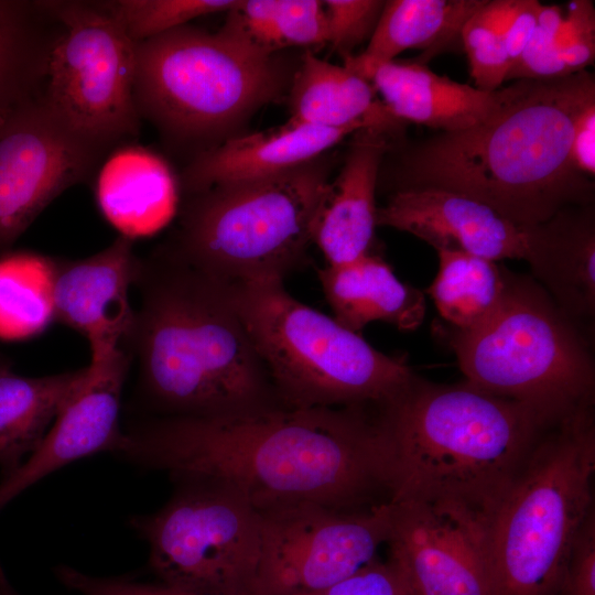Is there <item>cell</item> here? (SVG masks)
<instances>
[{"label": "cell", "instance_id": "cell-21", "mask_svg": "<svg viewBox=\"0 0 595 595\" xmlns=\"http://www.w3.org/2000/svg\"><path fill=\"white\" fill-rule=\"evenodd\" d=\"M387 110L441 132L468 129L490 115L509 96L511 85L484 91L440 76L418 62L390 61L367 75Z\"/></svg>", "mask_w": 595, "mask_h": 595}, {"label": "cell", "instance_id": "cell-7", "mask_svg": "<svg viewBox=\"0 0 595 595\" xmlns=\"http://www.w3.org/2000/svg\"><path fill=\"white\" fill-rule=\"evenodd\" d=\"M331 182L315 159L267 177L191 195L178 235L165 247L229 284L283 281L304 259Z\"/></svg>", "mask_w": 595, "mask_h": 595}, {"label": "cell", "instance_id": "cell-13", "mask_svg": "<svg viewBox=\"0 0 595 595\" xmlns=\"http://www.w3.org/2000/svg\"><path fill=\"white\" fill-rule=\"evenodd\" d=\"M108 150L31 96L0 119V249L63 192L88 180Z\"/></svg>", "mask_w": 595, "mask_h": 595}, {"label": "cell", "instance_id": "cell-26", "mask_svg": "<svg viewBox=\"0 0 595 595\" xmlns=\"http://www.w3.org/2000/svg\"><path fill=\"white\" fill-rule=\"evenodd\" d=\"M374 96L370 82L344 65L331 64L307 52L292 76L290 119L324 128L398 122Z\"/></svg>", "mask_w": 595, "mask_h": 595}, {"label": "cell", "instance_id": "cell-27", "mask_svg": "<svg viewBox=\"0 0 595 595\" xmlns=\"http://www.w3.org/2000/svg\"><path fill=\"white\" fill-rule=\"evenodd\" d=\"M219 30L264 55L328 43L324 6L318 0H241L227 11Z\"/></svg>", "mask_w": 595, "mask_h": 595}, {"label": "cell", "instance_id": "cell-16", "mask_svg": "<svg viewBox=\"0 0 595 595\" xmlns=\"http://www.w3.org/2000/svg\"><path fill=\"white\" fill-rule=\"evenodd\" d=\"M47 263L54 320L83 334L91 356L121 347L133 323L129 294L141 267L133 240L119 235L93 256Z\"/></svg>", "mask_w": 595, "mask_h": 595}, {"label": "cell", "instance_id": "cell-2", "mask_svg": "<svg viewBox=\"0 0 595 595\" xmlns=\"http://www.w3.org/2000/svg\"><path fill=\"white\" fill-rule=\"evenodd\" d=\"M140 294L122 344L136 404L155 418H221L283 405L234 303L231 284L166 248L141 258Z\"/></svg>", "mask_w": 595, "mask_h": 595}, {"label": "cell", "instance_id": "cell-6", "mask_svg": "<svg viewBox=\"0 0 595 595\" xmlns=\"http://www.w3.org/2000/svg\"><path fill=\"white\" fill-rule=\"evenodd\" d=\"M134 48L140 117L170 141L201 147V152L234 137L292 80L278 54H261L220 30L186 24Z\"/></svg>", "mask_w": 595, "mask_h": 595}, {"label": "cell", "instance_id": "cell-9", "mask_svg": "<svg viewBox=\"0 0 595 595\" xmlns=\"http://www.w3.org/2000/svg\"><path fill=\"white\" fill-rule=\"evenodd\" d=\"M450 345L465 381L554 424L593 405L595 374L582 331L536 281L505 270L495 310Z\"/></svg>", "mask_w": 595, "mask_h": 595}, {"label": "cell", "instance_id": "cell-23", "mask_svg": "<svg viewBox=\"0 0 595 595\" xmlns=\"http://www.w3.org/2000/svg\"><path fill=\"white\" fill-rule=\"evenodd\" d=\"M317 274L334 318L351 332L358 333L374 321L413 331L424 318L423 292L401 282L377 255L326 266Z\"/></svg>", "mask_w": 595, "mask_h": 595}, {"label": "cell", "instance_id": "cell-17", "mask_svg": "<svg viewBox=\"0 0 595 595\" xmlns=\"http://www.w3.org/2000/svg\"><path fill=\"white\" fill-rule=\"evenodd\" d=\"M377 226L409 232L436 251H459L491 261L528 260L536 227H524L465 195L431 187L397 191L377 208Z\"/></svg>", "mask_w": 595, "mask_h": 595}, {"label": "cell", "instance_id": "cell-37", "mask_svg": "<svg viewBox=\"0 0 595 595\" xmlns=\"http://www.w3.org/2000/svg\"><path fill=\"white\" fill-rule=\"evenodd\" d=\"M54 573L60 583L79 595H197L162 583L96 576L68 565H57Z\"/></svg>", "mask_w": 595, "mask_h": 595}, {"label": "cell", "instance_id": "cell-18", "mask_svg": "<svg viewBox=\"0 0 595 595\" xmlns=\"http://www.w3.org/2000/svg\"><path fill=\"white\" fill-rule=\"evenodd\" d=\"M398 122H361L324 128L296 122L244 136H234L194 156L184 169L180 187L193 195L213 186L279 174L317 159L356 131Z\"/></svg>", "mask_w": 595, "mask_h": 595}, {"label": "cell", "instance_id": "cell-25", "mask_svg": "<svg viewBox=\"0 0 595 595\" xmlns=\"http://www.w3.org/2000/svg\"><path fill=\"white\" fill-rule=\"evenodd\" d=\"M85 368L26 377L0 368V474H12L39 447Z\"/></svg>", "mask_w": 595, "mask_h": 595}, {"label": "cell", "instance_id": "cell-29", "mask_svg": "<svg viewBox=\"0 0 595 595\" xmlns=\"http://www.w3.org/2000/svg\"><path fill=\"white\" fill-rule=\"evenodd\" d=\"M47 259L33 253L0 258V335H32L54 318Z\"/></svg>", "mask_w": 595, "mask_h": 595}, {"label": "cell", "instance_id": "cell-11", "mask_svg": "<svg viewBox=\"0 0 595 595\" xmlns=\"http://www.w3.org/2000/svg\"><path fill=\"white\" fill-rule=\"evenodd\" d=\"M63 25L47 53L46 105L74 131L109 150L139 134L136 48L98 3L37 1Z\"/></svg>", "mask_w": 595, "mask_h": 595}, {"label": "cell", "instance_id": "cell-35", "mask_svg": "<svg viewBox=\"0 0 595 595\" xmlns=\"http://www.w3.org/2000/svg\"><path fill=\"white\" fill-rule=\"evenodd\" d=\"M541 3L536 0H491L484 9L500 35L510 67L520 57L538 22Z\"/></svg>", "mask_w": 595, "mask_h": 595}, {"label": "cell", "instance_id": "cell-3", "mask_svg": "<svg viewBox=\"0 0 595 595\" xmlns=\"http://www.w3.org/2000/svg\"><path fill=\"white\" fill-rule=\"evenodd\" d=\"M595 101L592 74L511 84L479 123L440 132L404 154L402 188L431 187L482 202L517 225L588 206L594 185L571 158L575 121Z\"/></svg>", "mask_w": 595, "mask_h": 595}, {"label": "cell", "instance_id": "cell-1", "mask_svg": "<svg viewBox=\"0 0 595 595\" xmlns=\"http://www.w3.org/2000/svg\"><path fill=\"white\" fill-rule=\"evenodd\" d=\"M125 433L119 457L170 477L228 484L259 511L298 504L360 509L379 504L381 493L388 499L380 405L138 416Z\"/></svg>", "mask_w": 595, "mask_h": 595}, {"label": "cell", "instance_id": "cell-12", "mask_svg": "<svg viewBox=\"0 0 595 595\" xmlns=\"http://www.w3.org/2000/svg\"><path fill=\"white\" fill-rule=\"evenodd\" d=\"M260 516V554L249 595H301L324 591L377 559L388 540L391 504L360 509L298 504Z\"/></svg>", "mask_w": 595, "mask_h": 595}, {"label": "cell", "instance_id": "cell-36", "mask_svg": "<svg viewBox=\"0 0 595 595\" xmlns=\"http://www.w3.org/2000/svg\"><path fill=\"white\" fill-rule=\"evenodd\" d=\"M565 17L566 30L560 45L561 62L566 76L584 71L595 57V11L589 1L570 2Z\"/></svg>", "mask_w": 595, "mask_h": 595}, {"label": "cell", "instance_id": "cell-24", "mask_svg": "<svg viewBox=\"0 0 595 595\" xmlns=\"http://www.w3.org/2000/svg\"><path fill=\"white\" fill-rule=\"evenodd\" d=\"M487 0H390L364 52L344 58V66L367 79L376 65L394 61L409 48L423 51L420 64L461 42L466 21ZM462 43V42H461Z\"/></svg>", "mask_w": 595, "mask_h": 595}, {"label": "cell", "instance_id": "cell-10", "mask_svg": "<svg viewBox=\"0 0 595 595\" xmlns=\"http://www.w3.org/2000/svg\"><path fill=\"white\" fill-rule=\"evenodd\" d=\"M158 510L130 519L149 547L160 583L197 595H249L260 554L261 516L237 488L219 480L171 477Z\"/></svg>", "mask_w": 595, "mask_h": 595}, {"label": "cell", "instance_id": "cell-22", "mask_svg": "<svg viewBox=\"0 0 595 595\" xmlns=\"http://www.w3.org/2000/svg\"><path fill=\"white\" fill-rule=\"evenodd\" d=\"M586 207L567 208L538 225L527 260L541 286L580 329L595 314V232Z\"/></svg>", "mask_w": 595, "mask_h": 595}, {"label": "cell", "instance_id": "cell-30", "mask_svg": "<svg viewBox=\"0 0 595 595\" xmlns=\"http://www.w3.org/2000/svg\"><path fill=\"white\" fill-rule=\"evenodd\" d=\"M235 0H115L98 2L133 43L186 25L191 20L227 12Z\"/></svg>", "mask_w": 595, "mask_h": 595}, {"label": "cell", "instance_id": "cell-19", "mask_svg": "<svg viewBox=\"0 0 595 595\" xmlns=\"http://www.w3.org/2000/svg\"><path fill=\"white\" fill-rule=\"evenodd\" d=\"M394 128L375 126L354 133L343 169L331 182L315 225L313 242L327 266L345 264L370 252L377 226V177L388 149L387 134Z\"/></svg>", "mask_w": 595, "mask_h": 595}, {"label": "cell", "instance_id": "cell-38", "mask_svg": "<svg viewBox=\"0 0 595 595\" xmlns=\"http://www.w3.org/2000/svg\"><path fill=\"white\" fill-rule=\"evenodd\" d=\"M559 595H595V511L576 536Z\"/></svg>", "mask_w": 595, "mask_h": 595}, {"label": "cell", "instance_id": "cell-34", "mask_svg": "<svg viewBox=\"0 0 595 595\" xmlns=\"http://www.w3.org/2000/svg\"><path fill=\"white\" fill-rule=\"evenodd\" d=\"M386 1L327 0L323 1L327 22L328 43L343 55L371 37Z\"/></svg>", "mask_w": 595, "mask_h": 595}, {"label": "cell", "instance_id": "cell-39", "mask_svg": "<svg viewBox=\"0 0 595 595\" xmlns=\"http://www.w3.org/2000/svg\"><path fill=\"white\" fill-rule=\"evenodd\" d=\"M571 158L575 167L588 177L595 174V101L578 115L572 137Z\"/></svg>", "mask_w": 595, "mask_h": 595}, {"label": "cell", "instance_id": "cell-41", "mask_svg": "<svg viewBox=\"0 0 595 595\" xmlns=\"http://www.w3.org/2000/svg\"><path fill=\"white\" fill-rule=\"evenodd\" d=\"M0 595H21L8 580L0 563Z\"/></svg>", "mask_w": 595, "mask_h": 595}, {"label": "cell", "instance_id": "cell-20", "mask_svg": "<svg viewBox=\"0 0 595 595\" xmlns=\"http://www.w3.org/2000/svg\"><path fill=\"white\" fill-rule=\"evenodd\" d=\"M180 182L156 152L119 144L101 164L95 182L100 213L120 236L134 241L166 226L176 214Z\"/></svg>", "mask_w": 595, "mask_h": 595}, {"label": "cell", "instance_id": "cell-28", "mask_svg": "<svg viewBox=\"0 0 595 595\" xmlns=\"http://www.w3.org/2000/svg\"><path fill=\"white\" fill-rule=\"evenodd\" d=\"M437 255L439 271L426 292L452 329H472L498 305L505 270L495 261L465 252L441 250Z\"/></svg>", "mask_w": 595, "mask_h": 595}, {"label": "cell", "instance_id": "cell-33", "mask_svg": "<svg viewBox=\"0 0 595 595\" xmlns=\"http://www.w3.org/2000/svg\"><path fill=\"white\" fill-rule=\"evenodd\" d=\"M485 4L464 24L461 42L468 57L475 87L484 91H495L506 82L510 60L500 35L484 9Z\"/></svg>", "mask_w": 595, "mask_h": 595}, {"label": "cell", "instance_id": "cell-42", "mask_svg": "<svg viewBox=\"0 0 595 595\" xmlns=\"http://www.w3.org/2000/svg\"><path fill=\"white\" fill-rule=\"evenodd\" d=\"M9 367V363L0 355V368Z\"/></svg>", "mask_w": 595, "mask_h": 595}, {"label": "cell", "instance_id": "cell-4", "mask_svg": "<svg viewBox=\"0 0 595 595\" xmlns=\"http://www.w3.org/2000/svg\"><path fill=\"white\" fill-rule=\"evenodd\" d=\"M388 501L465 510L487 524L550 423L463 381L415 376L381 405Z\"/></svg>", "mask_w": 595, "mask_h": 595}, {"label": "cell", "instance_id": "cell-5", "mask_svg": "<svg viewBox=\"0 0 595 595\" xmlns=\"http://www.w3.org/2000/svg\"><path fill=\"white\" fill-rule=\"evenodd\" d=\"M593 405L550 425L491 517V595H559L566 563L594 511Z\"/></svg>", "mask_w": 595, "mask_h": 595}, {"label": "cell", "instance_id": "cell-32", "mask_svg": "<svg viewBox=\"0 0 595 595\" xmlns=\"http://www.w3.org/2000/svg\"><path fill=\"white\" fill-rule=\"evenodd\" d=\"M566 29L565 17L558 6L540 8L537 26L520 57L510 67L509 79H552L565 77L560 44Z\"/></svg>", "mask_w": 595, "mask_h": 595}, {"label": "cell", "instance_id": "cell-8", "mask_svg": "<svg viewBox=\"0 0 595 595\" xmlns=\"http://www.w3.org/2000/svg\"><path fill=\"white\" fill-rule=\"evenodd\" d=\"M231 293L284 407L381 405L416 376L404 358L294 299L283 281L231 284Z\"/></svg>", "mask_w": 595, "mask_h": 595}, {"label": "cell", "instance_id": "cell-15", "mask_svg": "<svg viewBox=\"0 0 595 595\" xmlns=\"http://www.w3.org/2000/svg\"><path fill=\"white\" fill-rule=\"evenodd\" d=\"M131 358L121 346L91 356L79 385L65 401L35 452L0 479V512L13 499L52 473L82 458L122 451V394Z\"/></svg>", "mask_w": 595, "mask_h": 595}, {"label": "cell", "instance_id": "cell-40", "mask_svg": "<svg viewBox=\"0 0 595 595\" xmlns=\"http://www.w3.org/2000/svg\"><path fill=\"white\" fill-rule=\"evenodd\" d=\"M29 89L0 78V119L18 102L30 97Z\"/></svg>", "mask_w": 595, "mask_h": 595}, {"label": "cell", "instance_id": "cell-14", "mask_svg": "<svg viewBox=\"0 0 595 595\" xmlns=\"http://www.w3.org/2000/svg\"><path fill=\"white\" fill-rule=\"evenodd\" d=\"M390 504L389 560L415 595H491L484 520L452 507Z\"/></svg>", "mask_w": 595, "mask_h": 595}, {"label": "cell", "instance_id": "cell-31", "mask_svg": "<svg viewBox=\"0 0 595 595\" xmlns=\"http://www.w3.org/2000/svg\"><path fill=\"white\" fill-rule=\"evenodd\" d=\"M36 1L0 0V78L25 89L41 72L47 53H42L33 29Z\"/></svg>", "mask_w": 595, "mask_h": 595}]
</instances>
